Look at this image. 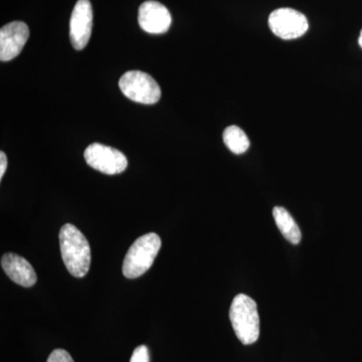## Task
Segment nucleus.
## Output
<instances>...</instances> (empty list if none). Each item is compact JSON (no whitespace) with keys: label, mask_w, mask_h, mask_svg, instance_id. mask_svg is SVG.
I'll return each instance as SVG.
<instances>
[{"label":"nucleus","mask_w":362,"mask_h":362,"mask_svg":"<svg viewBox=\"0 0 362 362\" xmlns=\"http://www.w3.org/2000/svg\"><path fill=\"white\" fill-rule=\"evenodd\" d=\"M59 247L66 270L74 277L87 275L90 265L89 242L78 228L66 223L59 230Z\"/></svg>","instance_id":"1"},{"label":"nucleus","mask_w":362,"mask_h":362,"mask_svg":"<svg viewBox=\"0 0 362 362\" xmlns=\"http://www.w3.org/2000/svg\"><path fill=\"white\" fill-rule=\"evenodd\" d=\"M230 319L235 335L245 345L259 339V317L256 302L245 294L233 298L230 309Z\"/></svg>","instance_id":"2"},{"label":"nucleus","mask_w":362,"mask_h":362,"mask_svg":"<svg viewBox=\"0 0 362 362\" xmlns=\"http://www.w3.org/2000/svg\"><path fill=\"white\" fill-rule=\"evenodd\" d=\"M160 247L161 240L157 233H149L138 238L124 259V276L136 279L146 273L151 268Z\"/></svg>","instance_id":"3"},{"label":"nucleus","mask_w":362,"mask_h":362,"mask_svg":"<svg viewBox=\"0 0 362 362\" xmlns=\"http://www.w3.org/2000/svg\"><path fill=\"white\" fill-rule=\"evenodd\" d=\"M119 88L136 103L152 105L160 100L161 90L156 80L141 71H129L119 81Z\"/></svg>","instance_id":"4"},{"label":"nucleus","mask_w":362,"mask_h":362,"mask_svg":"<svg viewBox=\"0 0 362 362\" xmlns=\"http://www.w3.org/2000/svg\"><path fill=\"white\" fill-rule=\"evenodd\" d=\"M84 157L88 165L108 175L122 173L128 165L122 152L100 143L90 144L85 150Z\"/></svg>","instance_id":"5"},{"label":"nucleus","mask_w":362,"mask_h":362,"mask_svg":"<svg viewBox=\"0 0 362 362\" xmlns=\"http://www.w3.org/2000/svg\"><path fill=\"white\" fill-rule=\"evenodd\" d=\"M269 26L274 35L283 40H295L306 33V16L292 8H279L269 16Z\"/></svg>","instance_id":"6"},{"label":"nucleus","mask_w":362,"mask_h":362,"mask_svg":"<svg viewBox=\"0 0 362 362\" xmlns=\"http://www.w3.org/2000/svg\"><path fill=\"white\" fill-rule=\"evenodd\" d=\"M93 28V8L89 0H78L74 7L70 21V37L74 49H85Z\"/></svg>","instance_id":"7"},{"label":"nucleus","mask_w":362,"mask_h":362,"mask_svg":"<svg viewBox=\"0 0 362 362\" xmlns=\"http://www.w3.org/2000/svg\"><path fill=\"white\" fill-rule=\"evenodd\" d=\"M30 37L28 26L23 21H13L0 30V59L11 61L21 54Z\"/></svg>","instance_id":"8"},{"label":"nucleus","mask_w":362,"mask_h":362,"mask_svg":"<svg viewBox=\"0 0 362 362\" xmlns=\"http://www.w3.org/2000/svg\"><path fill=\"white\" fill-rule=\"evenodd\" d=\"M138 21L144 32L160 35L168 32L171 25V14L160 2L149 0L139 7Z\"/></svg>","instance_id":"9"},{"label":"nucleus","mask_w":362,"mask_h":362,"mask_svg":"<svg viewBox=\"0 0 362 362\" xmlns=\"http://www.w3.org/2000/svg\"><path fill=\"white\" fill-rule=\"evenodd\" d=\"M1 267L7 276L16 284L23 287H32L37 283L35 269L23 257L13 252H7L1 259Z\"/></svg>","instance_id":"10"},{"label":"nucleus","mask_w":362,"mask_h":362,"mask_svg":"<svg viewBox=\"0 0 362 362\" xmlns=\"http://www.w3.org/2000/svg\"><path fill=\"white\" fill-rule=\"evenodd\" d=\"M273 216L276 225L286 240L293 245H298L301 242V230L287 209L282 206L274 207Z\"/></svg>","instance_id":"11"},{"label":"nucleus","mask_w":362,"mask_h":362,"mask_svg":"<svg viewBox=\"0 0 362 362\" xmlns=\"http://www.w3.org/2000/svg\"><path fill=\"white\" fill-rule=\"evenodd\" d=\"M223 142L233 153L243 154L250 148V140L246 133L238 126H228L223 131Z\"/></svg>","instance_id":"12"},{"label":"nucleus","mask_w":362,"mask_h":362,"mask_svg":"<svg viewBox=\"0 0 362 362\" xmlns=\"http://www.w3.org/2000/svg\"><path fill=\"white\" fill-rule=\"evenodd\" d=\"M47 362H74L71 354L64 349H56L49 354Z\"/></svg>","instance_id":"13"},{"label":"nucleus","mask_w":362,"mask_h":362,"mask_svg":"<svg viewBox=\"0 0 362 362\" xmlns=\"http://www.w3.org/2000/svg\"><path fill=\"white\" fill-rule=\"evenodd\" d=\"M130 362H149V351L145 345H140L133 352Z\"/></svg>","instance_id":"14"},{"label":"nucleus","mask_w":362,"mask_h":362,"mask_svg":"<svg viewBox=\"0 0 362 362\" xmlns=\"http://www.w3.org/2000/svg\"><path fill=\"white\" fill-rule=\"evenodd\" d=\"M7 168V157L4 152H0V180L4 177Z\"/></svg>","instance_id":"15"},{"label":"nucleus","mask_w":362,"mask_h":362,"mask_svg":"<svg viewBox=\"0 0 362 362\" xmlns=\"http://www.w3.org/2000/svg\"><path fill=\"white\" fill-rule=\"evenodd\" d=\"M358 44L362 47V30H361V35H359Z\"/></svg>","instance_id":"16"}]
</instances>
